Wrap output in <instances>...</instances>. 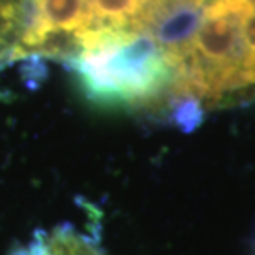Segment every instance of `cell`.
<instances>
[{"instance_id": "cell-1", "label": "cell", "mask_w": 255, "mask_h": 255, "mask_svg": "<svg viewBox=\"0 0 255 255\" xmlns=\"http://www.w3.org/2000/svg\"><path fill=\"white\" fill-rule=\"evenodd\" d=\"M25 255H106L91 236L71 224L55 227L51 231L36 232Z\"/></svg>"}, {"instance_id": "cell-2", "label": "cell", "mask_w": 255, "mask_h": 255, "mask_svg": "<svg viewBox=\"0 0 255 255\" xmlns=\"http://www.w3.org/2000/svg\"><path fill=\"white\" fill-rule=\"evenodd\" d=\"M25 30V0H0V69L12 63Z\"/></svg>"}]
</instances>
